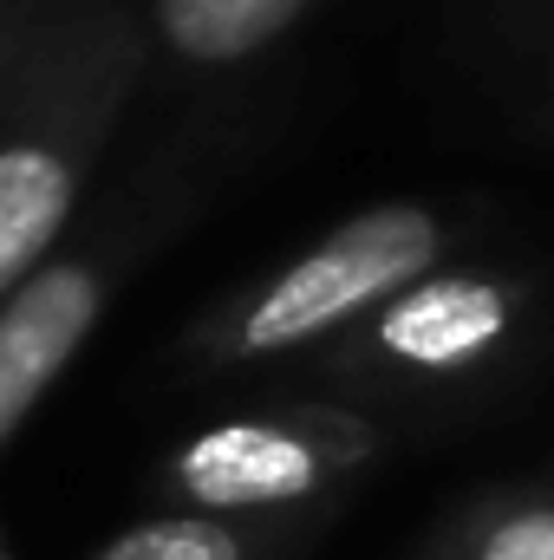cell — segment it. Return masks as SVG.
<instances>
[{"instance_id":"4","label":"cell","mask_w":554,"mask_h":560,"mask_svg":"<svg viewBox=\"0 0 554 560\" xmlns=\"http://www.w3.org/2000/svg\"><path fill=\"white\" fill-rule=\"evenodd\" d=\"M554 313L549 275L529 261L457 255L392 293L359 332L320 352L300 378L392 430L489 405L529 359Z\"/></svg>"},{"instance_id":"11","label":"cell","mask_w":554,"mask_h":560,"mask_svg":"<svg viewBox=\"0 0 554 560\" xmlns=\"http://www.w3.org/2000/svg\"><path fill=\"white\" fill-rule=\"evenodd\" d=\"M535 131H554V79H549V92H542V105H535Z\"/></svg>"},{"instance_id":"6","label":"cell","mask_w":554,"mask_h":560,"mask_svg":"<svg viewBox=\"0 0 554 560\" xmlns=\"http://www.w3.org/2000/svg\"><path fill=\"white\" fill-rule=\"evenodd\" d=\"M333 0H138L150 125L255 131L287 52Z\"/></svg>"},{"instance_id":"8","label":"cell","mask_w":554,"mask_h":560,"mask_svg":"<svg viewBox=\"0 0 554 560\" xmlns=\"http://www.w3.org/2000/svg\"><path fill=\"white\" fill-rule=\"evenodd\" d=\"M412 560H554V482H496L437 515Z\"/></svg>"},{"instance_id":"3","label":"cell","mask_w":554,"mask_h":560,"mask_svg":"<svg viewBox=\"0 0 554 560\" xmlns=\"http://www.w3.org/2000/svg\"><path fill=\"white\" fill-rule=\"evenodd\" d=\"M143 85L138 0H53L0 112V293L79 222Z\"/></svg>"},{"instance_id":"7","label":"cell","mask_w":554,"mask_h":560,"mask_svg":"<svg viewBox=\"0 0 554 560\" xmlns=\"http://www.w3.org/2000/svg\"><path fill=\"white\" fill-rule=\"evenodd\" d=\"M326 522H242V515H176L150 509L85 560H307Z\"/></svg>"},{"instance_id":"10","label":"cell","mask_w":554,"mask_h":560,"mask_svg":"<svg viewBox=\"0 0 554 560\" xmlns=\"http://www.w3.org/2000/svg\"><path fill=\"white\" fill-rule=\"evenodd\" d=\"M496 39H509L516 52H542L554 46V0H489Z\"/></svg>"},{"instance_id":"9","label":"cell","mask_w":554,"mask_h":560,"mask_svg":"<svg viewBox=\"0 0 554 560\" xmlns=\"http://www.w3.org/2000/svg\"><path fill=\"white\" fill-rule=\"evenodd\" d=\"M46 13H53V0H0V112H7V92H13Z\"/></svg>"},{"instance_id":"5","label":"cell","mask_w":554,"mask_h":560,"mask_svg":"<svg viewBox=\"0 0 554 560\" xmlns=\"http://www.w3.org/2000/svg\"><path fill=\"white\" fill-rule=\"evenodd\" d=\"M392 423L293 392L196 423L150 469V509L176 515H242V522H333V509L385 463Z\"/></svg>"},{"instance_id":"1","label":"cell","mask_w":554,"mask_h":560,"mask_svg":"<svg viewBox=\"0 0 554 560\" xmlns=\"http://www.w3.org/2000/svg\"><path fill=\"white\" fill-rule=\"evenodd\" d=\"M255 150V131L150 125L131 170L99 189L79 222L0 293V450L72 372L118 293L216 202L229 170Z\"/></svg>"},{"instance_id":"12","label":"cell","mask_w":554,"mask_h":560,"mask_svg":"<svg viewBox=\"0 0 554 560\" xmlns=\"http://www.w3.org/2000/svg\"><path fill=\"white\" fill-rule=\"evenodd\" d=\"M0 560H13V555H7V541H0Z\"/></svg>"},{"instance_id":"2","label":"cell","mask_w":554,"mask_h":560,"mask_svg":"<svg viewBox=\"0 0 554 560\" xmlns=\"http://www.w3.org/2000/svg\"><path fill=\"white\" fill-rule=\"evenodd\" d=\"M489 229L483 202L450 196H379L293 255L242 275L176 332L170 365L183 378H249V372H307L346 332H359L392 293L430 268L470 255Z\"/></svg>"}]
</instances>
